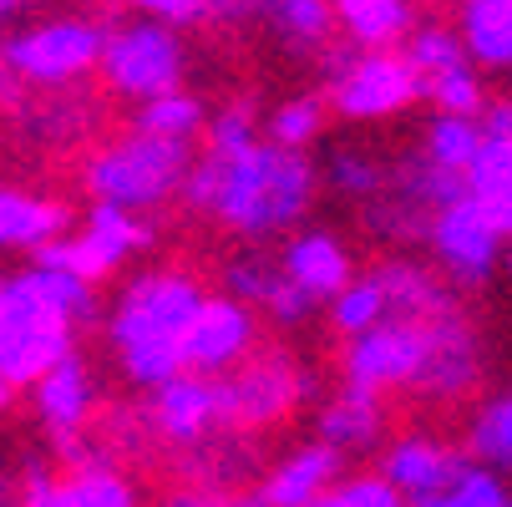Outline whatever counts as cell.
Masks as SVG:
<instances>
[{
  "label": "cell",
  "mask_w": 512,
  "mask_h": 507,
  "mask_svg": "<svg viewBox=\"0 0 512 507\" xmlns=\"http://www.w3.org/2000/svg\"><path fill=\"white\" fill-rule=\"evenodd\" d=\"M178 193L188 208L208 213L239 239H274L310 213L315 168L305 148H279L254 127L249 112L234 107L208 122V148L193 153Z\"/></svg>",
  "instance_id": "cell-1"
},
{
  "label": "cell",
  "mask_w": 512,
  "mask_h": 507,
  "mask_svg": "<svg viewBox=\"0 0 512 507\" xmlns=\"http://www.w3.org/2000/svg\"><path fill=\"white\" fill-rule=\"evenodd\" d=\"M92 315V279L46 254L0 274V381L31 386L51 360L77 345V325Z\"/></svg>",
  "instance_id": "cell-2"
},
{
  "label": "cell",
  "mask_w": 512,
  "mask_h": 507,
  "mask_svg": "<svg viewBox=\"0 0 512 507\" xmlns=\"http://www.w3.org/2000/svg\"><path fill=\"white\" fill-rule=\"evenodd\" d=\"M198 305H203V289L178 269H153L117 295L107 315V340L137 386L153 391L183 371V335Z\"/></svg>",
  "instance_id": "cell-3"
},
{
  "label": "cell",
  "mask_w": 512,
  "mask_h": 507,
  "mask_svg": "<svg viewBox=\"0 0 512 507\" xmlns=\"http://www.w3.org/2000/svg\"><path fill=\"white\" fill-rule=\"evenodd\" d=\"M193 163V142L178 137H153V132H127L117 148L97 153L87 168V193L92 203H117V208H158L178 198L183 178Z\"/></svg>",
  "instance_id": "cell-4"
},
{
  "label": "cell",
  "mask_w": 512,
  "mask_h": 507,
  "mask_svg": "<svg viewBox=\"0 0 512 507\" xmlns=\"http://www.w3.org/2000/svg\"><path fill=\"white\" fill-rule=\"evenodd\" d=\"M107 26L97 16H46L16 26L0 41V71L26 87H71L77 77L97 71Z\"/></svg>",
  "instance_id": "cell-5"
},
{
  "label": "cell",
  "mask_w": 512,
  "mask_h": 507,
  "mask_svg": "<svg viewBox=\"0 0 512 507\" xmlns=\"http://www.w3.org/2000/svg\"><path fill=\"white\" fill-rule=\"evenodd\" d=\"M183 61L188 56H183L178 26L163 21V16H148V11H137L122 26H107L102 51H97L102 82L117 97H132V102L183 87Z\"/></svg>",
  "instance_id": "cell-6"
},
{
  "label": "cell",
  "mask_w": 512,
  "mask_h": 507,
  "mask_svg": "<svg viewBox=\"0 0 512 507\" xmlns=\"http://www.w3.org/2000/svg\"><path fill=\"white\" fill-rule=\"evenodd\" d=\"M416 97V71L391 46H360L355 56H330V107L350 122L396 117Z\"/></svg>",
  "instance_id": "cell-7"
},
{
  "label": "cell",
  "mask_w": 512,
  "mask_h": 507,
  "mask_svg": "<svg viewBox=\"0 0 512 507\" xmlns=\"http://www.w3.org/2000/svg\"><path fill=\"white\" fill-rule=\"evenodd\" d=\"M426 320H411V315H386L381 325L350 335V350H345V376L350 386H365V391H386V386H416L421 376V360H426Z\"/></svg>",
  "instance_id": "cell-8"
},
{
  "label": "cell",
  "mask_w": 512,
  "mask_h": 507,
  "mask_svg": "<svg viewBox=\"0 0 512 507\" xmlns=\"http://www.w3.org/2000/svg\"><path fill=\"white\" fill-rule=\"evenodd\" d=\"M401 56L411 61L416 87H421V97L436 102V112H477L482 107V87H477L472 56H467L462 36H452L447 26L406 31V51Z\"/></svg>",
  "instance_id": "cell-9"
},
{
  "label": "cell",
  "mask_w": 512,
  "mask_h": 507,
  "mask_svg": "<svg viewBox=\"0 0 512 507\" xmlns=\"http://www.w3.org/2000/svg\"><path fill=\"white\" fill-rule=\"evenodd\" d=\"M477 127H482V142L472 163L462 168V188L492 219V229L512 239V102L477 107Z\"/></svg>",
  "instance_id": "cell-10"
},
{
  "label": "cell",
  "mask_w": 512,
  "mask_h": 507,
  "mask_svg": "<svg viewBox=\"0 0 512 507\" xmlns=\"http://www.w3.org/2000/svg\"><path fill=\"white\" fill-rule=\"evenodd\" d=\"M142 244H148V224L132 219V208H117V203H92L87 213V229L77 239H51L41 244L36 254L77 269L82 279H107L122 259H132Z\"/></svg>",
  "instance_id": "cell-11"
},
{
  "label": "cell",
  "mask_w": 512,
  "mask_h": 507,
  "mask_svg": "<svg viewBox=\"0 0 512 507\" xmlns=\"http://www.w3.org/2000/svg\"><path fill=\"white\" fill-rule=\"evenodd\" d=\"M426 239H431L436 259L447 264V274L462 279V284H482L497 269V254H502V234L492 229V219L467 193L431 213Z\"/></svg>",
  "instance_id": "cell-12"
},
{
  "label": "cell",
  "mask_w": 512,
  "mask_h": 507,
  "mask_svg": "<svg viewBox=\"0 0 512 507\" xmlns=\"http://www.w3.org/2000/svg\"><path fill=\"white\" fill-rule=\"evenodd\" d=\"M254 345V310L234 295H203L198 315L188 320L183 335V371H203V376H224Z\"/></svg>",
  "instance_id": "cell-13"
},
{
  "label": "cell",
  "mask_w": 512,
  "mask_h": 507,
  "mask_svg": "<svg viewBox=\"0 0 512 507\" xmlns=\"http://www.w3.org/2000/svg\"><path fill=\"white\" fill-rule=\"evenodd\" d=\"M153 421L168 442L193 447L203 442L218 421H229V381L224 376H203V371H178L163 386H153Z\"/></svg>",
  "instance_id": "cell-14"
},
{
  "label": "cell",
  "mask_w": 512,
  "mask_h": 507,
  "mask_svg": "<svg viewBox=\"0 0 512 507\" xmlns=\"http://www.w3.org/2000/svg\"><path fill=\"white\" fill-rule=\"evenodd\" d=\"M224 295L244 300L249 310H264V315L279 320V325H300V320L315 315V300L279 269V259H269V254H259V249L234 254V259L224 264Z\"/></svg>",
  "instance_id": "cell-15"
},
{
  "label": "cell",
  "mask_w": 512,
  "mask_h": 507,
  "mask_svg": "<svg viewBox=\"0 0 512 507\" xmlns=\"http://www.w3.org/2000/svg\"><path fill=\"white\" fill-rule=\"evenodd\" d=\"M31 386H36V411H41L46 431L61 437V442H71L82 431V421L92 416V376L82 366L77 345H71L61 360H51Z\"/></svg>",
  "instance_id": "cell-16"
},
{
  "label": "cell",
  "mask_w": 512,
  "mask_h": 507,
  "mask_svg": "<svg viewBox=\"0 0 512 507\" xmlns=\"http://www.w3.org/2000/svg\"><path fill=\"white\" fill-rule=\"evenodd\" d=\"M457 472V457L442 452L436 442H421V437H406L386 452L381 462V477L396 487L401 502H416V507H442V492Z\"/></svg>",
  "instance_id": "cell-17"
},
{
  "label": "cell",
  "mask_w": 512,
  "mask_h": 507,
  "mask_svg": "<svg viewBox=\"0 0 512 507\" xmlns=\"http://www.w3.org/2000/svg\"><path fill=\"white\" fill-rule=\"evenodd\" d=\"M279 269L295 279L315 305H325L335 289L350 279V254L340 249L335 234L310 229V234H295V239H289V249L279 254Z\"/></svg>",
  "instance_id": "cell-18"
},
{
  "label": "cell",
  "mask_w": 512,
  "mask_h": 507,
  "mask_svg": "<svg viewBox=\"0 0 512 507\" xmlns=\"http://www.w3.org/2000/svg\"><path fill=\"white\" fill-rule=\"evenodd\" d=\"M335 477H340V452H335L330 442H315V447H305V452L289 457V462L254 492V502H269V507H305V502H320Z\"/></svg>",
  "instance_id": "cell-19"
},
{
  "label": "cell",
  "mask_w": 512,
  "mask_h": 507,
  "mask_svg": "<svg viewBox=\"0 0 512 507\" xmlns=\"http://www.w3.org/2000/svg\"><path fill=\"white\" fill-rule=\"evenodd\" d=\"M56 234H66V208L21 188L0 183V249H41Z\"/></svg>",
  "instance_id": "cell-20"
},
{
  "label": "cell",
  "mask_w": 512,
  "mask_h": 507,
  "mask_svg": "<svg viewBox=\"0 0 512 507\" xmlns=\"http://www.w3.org/2000/svg\"><path fill=\"white\" fill-rule=\"evenodd\" d=\"M462 46L477 66H512V0H462Z\"/></svg>",
  "instance_id": "cell-21"
},
{
  "label": "cell",
  "mask_w": 512,
  "mask_h": 507,
  "mask_svg": "<svg viewBox=\"0 0 512 507\" xmlns=\"http://www.w3.org/2000/svg\"><path fill=\"white\" fill-rule=\"evenodd\" d=\"M335 26L350 31L355 46H396L411 31V6L406 0H330Z\"/></svg>",
  "instance_id": "cell-22"
},
{
  "label": "cell",
  "mask_w": 512,
  "mask_h": 507,
  "mask_svg": "<svg viewBox=\"0 0 512 507\" xmlns=\"http://www.w3.org/2000/svg\"><path fill=\"white\" fill-rule=\"evenodd\" d=\"M381 437V401L376 391H365V386H350L320 421V442H330L340 457L345 452H365Z\"/></svg>",
  "instance_id": "cell-23"
},
{
  "label": "cell",
  "mask_w": 512,
  "mask_h": 507,
  "mask_svg": "<svg viewBox=\"0 0 512 507\" xmlns=\"http://www.w3.org/2000/svg\"><path fill=\"white\" fill-rule=\"evenodd\" d=\"M330 305V320H335V330L350 340V335H360V330H371V325H381L386 315H391V284H386V274L381 269H371V274H350L335 295L325 300Z\"/></svg>",
  "instance_id": "cell-24"
},
{
  "label": "cell",
  "mask_w": 512,
  "mask_h": 507,
  "mask_svg": "<svg viewBox=\"0 0 512 507\" xmlns=\"http://www.w3.org/2000/svg\"><path fill=\"white\" fill-rule=\"evenodd\" d=\"M259 16H269V26L295 51H325L330 46V31H335L330 0H264Z\"/></svg>",
  "instance_id": "cell-25"
},
{
  "label": "cell",
  "mask_w": 512,
  "mask_h": 507,
  "mask_svg": "<svg viewBox=\"0 0 512 507\" xmlns=\"http://www.w3.org/2000/svg\"><path fill=\"white\" fill-rule=\"evenodd\" d=\"M132 127H137V132H153V137L193 142V137L203 132V107H198L193 97H183V87H173V92H158V97H142Z\"/></svg>",
  "instance_id": "cell-26"
},
{
  "label": "cell",
  "mask_w": 512,
  "mask_h": 507,
  "mask_svg": "<svg viewBox=\"0 0 512 507\" xmlns=\"http://www.w3.org/2000/svg\"><path fill=\"white\" fill-rule=\"evenodd\" d=\"M477 142H482L477 112H442V117H431L421 153H426L436 168H452V173H462V168L472 163V153H477Z\"/></svg>",
  "instance_id": "cell-27"
},
{
  "label": "cell",
  "mask_w": 512,
  "mask_h": 507,
  "mask_svg": "<svg viewBox=\"0 0 512 507\" xmlns=\"http://www.w3.org/2000/svg\"><path fill=\"white\" fill-rule=\"evenodd\" d=\"M325 178H330V188H340L345 198H360V203H371V198H381V193L391 188L386 163L371 158L365 148H330Z\"/></svg>",
  "instance_id": "cell-28"
},
{
  "label": "cell",
  "mask_w": 512,
  "mask_h": 507,
  "mask_svg": "<svg viewBox=\"0 0 512 507\" xmlns=\"http://www.w3.org/2000/svg\"><path fill=\"white\" fill-rule=\"evenodd\" d=\"M512 497H507V487H502V472L497 467H487V462H467V457H457V472H452V482H447V492H442V507H507Z\"/></svg>",
  "instance_id": "cell-29"
},
{
  "label": "cell",
  "mask_w": 512,
  "mask_h": 507,
  "mask_svg": "<svg viewBox=\"0 0 512 507\" xmlns=\"http://www.w3.org/2000/svg\"><path fill=\"white\" fill-rule=\"evenodd\" d=\"M320 127H325V102L320 97H295V102L269 112L264 137L279 142V148H310V142L320 137Z\"/></svg>",
  "instance_id": "cell-30"
},
{
  "label": "cell",
  "mask_w": 512,
  "mask_h": 507,
  "mask_svg": "<svg viewBox=\"0 0 512 507\" xmlns=\"http://www.w3.org/2000/svg\"><path fill=\"white\" fill-rule=\"evenodd\" d=\"M472 457L497 467V472L512 467V391L477 416V426H472Z\"/></svg>",
  "instance_id": "cell-31"
},
{
  "label": "cell",
  "mask_w": 512,
  "mask_h": 507,
  "mask_svg": "<svg viewBox=\"0 0 512 507\" xmlns=\"http://www.w3.org/2000/svg\"><path fill=\"white\" fill-rule=\"evenodd\" d=\"M51 502H61V507H127V502H137V492H132L117 472L87 467V472L71 477L66 487H56Z\"/></svg>",
  "instance_id": "cell-32"
},
{
  "label": "cell",
  "mask_w": 512,
  "mask_h": 507,
  "mask_svg": "<svg viewBox=\"0 0 512 507\" xmlns=\"http://www.w3.org/2000/svg\"><path fill=\"white\" fill-rule=\"evenodd\" d=\"M340 482V477H335ZM325 507H396L401 497H396V487L376 472V477H345L340 487H325V497H320Z\"/></svg>",
  "instance_id": "cell-33"
},
{
  "label": "cell",
  "mask_w": 512,
  "mask_h": 507,
  "mask_svg": "<svg viewBox=\"0 0 512 507\" xmlns=\"http://www.w3.org/2000/svg\"><path fill=\"white\" fill-rule=\"evenodd\" d=\"M127 6H132V11H148V16H163V21H173V26L203 16V0H127Z\"/></svg>",
  "instance_id": "cell-34"
},
{
  "label": "cell",
  "mask_w": 512,
  "mask_h": 507,
  "mask_svg": "<svg viewBox=\"0 0 512 507\" xmlns=\"http://www.w3.org/2000/svg\"><path fill=\"white\" fill-rule=\"evenodd\" d=\"M507 274H512V254H507Z\"/></svg>",
  "instance_id": "cell-35"
}]
</instances>
